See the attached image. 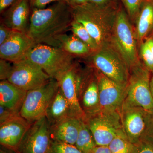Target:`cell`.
Listing matches in <instances>:
<instances>
[{
	"label": "cell",
	"instance_id": "43",
	"mask_svg": "<svg viewBox=\"0 0 153 153\" xmlns=\"http://www.w3.org/2000/svg\"><path fill=\"white\" fill-rule=\"evenodd\" d=\"M151 1H153V0H151Z\"/></svg>",
	"mask_w": 153,
	"mask_h": 153
},
{
	"label": "cell",
	"instance_id": "35",
	"mask_svg": "<svg viewBox=\"0 0 153 153\" xmlns=\"http://www.w3.org/2000/svg\"><path fill=\"white\" fill-rule=\"evenodd\" d=\"M14 30L6 26L3 23H1L0 25V45L7 41L13 33Z\"/></svg>",
	"mask_w": 153,
	"mask_h": 153
},
{
	"label": "cell",
	"instance_id": "22",
	"mask_svg": "<svg viewBox=\"0 0 153 153\" xmlns=\"http://www.w3.org/2000/svg\"><path fill=\"white\" fill-rule=\"evenodd\" d=\"M59 47L74 57L86 59L93 52L90 48L74 34H63L58 39Z\"/></svg>",
	"mask_w": 153,
	"mask_h": 153
},
{
	"label": "cell",
	"instance_id": "32",
	"mask_svg": "<svg viewBox=\"0 0 153 153\" xmlns=\"http://www.w3.org/2000/svg\"><path fill=\"white\" fill-rule=\"evenodd\" d=\"M89 3L95 5L104 7H119L121 5L120 0H88Z\"/></svg>",
	"mask_w": 153,
	"mask_h": 153
},
{
	"label": "cell",
	"instance_id": "28",
	"mask_svg": "<svg viewBox=\"0 0 153 153\" xmlns=\"http://www.w3.org/2000/svg\"><path fill=\"white\" fill-rule=\"evenodd\" d=\"M50 153H82L75 145L53 140Z\"/></svg>",
	"mask_w": 153,
	"mask_h": 153
},
{
	"label": "cell",
	"instance_id": "1",
	"mask_svg": "<svg viewBox=\"0 0 153 153\" xmlns=\"http://www.w3.org/2000/svg\"><path fill=\"white\" fill-rule=\"evenodd\" d=\"M73 20L71 7L64 1L33 9L27 34L36 44L59 47L58 39L70 29Z\"/></svg>",
	"mask_w": 153,
	"mask_h": 153
},
{
	"label": "cell",
	"instance_id": "40",
	"mask_svg": "<svg viewBox=\"0 0 153 153\" xmlns=\"http://www.w3.org/2000/svg\"><path fill=\"white\" fill-rule=\"evenodd\" d=\"M0 153H16L14 151L11 150L4 147H1V149H0Z\"/></svg>",
	"mask_w": 153,
	"mask_h": 153
},
{
	"label": "cell",
	"instance_id": "24",
	"mask_svg": "<svg viewBox=\"0 0 153 153\" xmlns=\"http://www.w3.org/2000/svg\"><path fill=\"white\" fill-rule=\"evenodd\" d=\"M70 29L72 34L86 44L92 52L98 50L99 47L97 43L82 24L73 19Z\"/></svg>",
	"mask_w": 153,
	"mask_h": 153
},
{
	"label": "cell",
	"instance_id": "15",
	"mask_svg": "<svg viewBox=\"0 0 153 153\" xmlns=\"http://www.w3.org/2000/svg\"><path fill=\"white\" fill-rule=\"evenodd\" d=\"M33 123L19 114L1 124V146L18 153L20 146Z\"/></svg>",
	"mask_w": 153,
	"mask_h": 153
},
{
	"label": "cell",
	"instance_id": "2",
	"mask_svg": "<svg viewBox=\"0 0 153 153\" xmlns=\"http://www.w3.org/2000/svg\"><path fill=\"white\" fill-rule=\"evenodd\" d=\"M119 7H104L88 3L71 9L73 19L85 27L99 48L113 41L114 27Z\"/></svg>",
	"mask_w": 153,
	"mask_h": 153
},
{
	"label": "cell",
	"instance_id": "39",
	"mask_svg": "<svg viewBox=\"0 0 153 153\" xmlns=\"http://www.w3.org/2000/svg\"><path fill=\"white\" fill-rule=\"evenodd\" d=\"M146 41L147 42L148 45H149L153 55V39L151 37V38H148Z\"/></svg>",
	"mask_w": 153,
	"mask_h": 153
},
{
	"label": "cell",
	"instance_id": "19",
	"mask_svg": "<svg viewBox=\"0 0 153 153\" xmlns=\"http://www.w3.org/2000/svg\"><path fill=\"white\" fill-rule=\"evenodd\" d=\"M81 120L74 117H69L60 122L50 126L53 140L75 145L78 137Z\"/></svg>",
	"mask_w": 153,
	"mask_h": 153
},
{
	"label": "cell",
	"instance_id": "33",
	"mask_svg": "<svg viewBox=\"0 0 153 153\" xmlns=\"http://www.w3.org/2000/svg\"><path fill=\"white\" fill-rule=\"evenodd\" d=\"M20 114L11 110L0 105V124L11 119L15 116Z\"/></svg>",
	"mask_w": 153,
	"mask_h": 153
},
{
	"label": "cell",
	"instance_id": "21",
	"mask_svg": "<svg viewBox=\"0 0 153 153\" xmlns=\"http://www.w3.org/2000/svg\"><path fill=\"white\" fill-rule=\"evenodd\" d=\"M45 117L50 126L54 125L71 114L70 105L59 88L46 111Z\"/></svg>",
	"mask_w": 153,
	"mask_h": 153
},
{
	"label": "cell",
	"instance_id": "23",
	"mask_svg": "<svg viewBox=\"0 0 153 153\" xmlns=\"http://www.w3.org/2000/svg\"><path fill=\"white\" fill-rule=\"evenodd\" d=\"M75 146L82 153H90L97 146L93 135L83 120Z\"/></svg>",
	"mask_w": 153,
	"mask_h": 153
},
{
	"label": "cell",
	"instance_id": "27",
	"mask_svg": "<svg viewBox=\"0 0 153 153\" xmlns=\"http://www.w3.org/2000/svg\"><path fill=\"white\" fill-rule=\"evenodd\" d=\"M143 1L144 0H120V3L133 25Z\"/></svg>",
	"mask_w": 153,
	"mask_h": 153
},
{
	"label": "cell",
	"instance_id": "25",
	"mask_svg": "<svg viewBox=\"0 0 153 153\" xmlns=\"http://www.w3.org/2000/svg\"><path fill=\"white\" fill-rule=\"evenodd\" d=\"M108 146L111 153H132L134 147L125 133L116 137Z\"/></svg>",
	"mask_w": 153,
	"mask_h": 153
},
{
	"label": "cell",
	"instance_id": "9",
	"mask_svg": "<svg viewBox=\"0 0 153 153\" xmlns=\"http://www.w3.org/2000/svg\"><path fill=\"white\" fill-rule=\"evenodd\" d=\"M13 69L8 81L28 91L49 82V76L38 65L27 60L13 63Z\"/></svg>",
	"mask_w": 153,
	"mask_h": 153
},
{
	"label": "cell",
	"instance_id": "34",
	"mask_svg": "<svg viewBox=\"0 0 153 153\" xmlns=\"http://www.w3.org/2000/svg\"><path fill=\"white\" fill-rule=\"evenodd\" d=\"M31 10L34 9H44L52 2L64 1L63 0H30Z\"/></svg>",
	"mask_w": 153,
	"mask_h": 153
},
{
	"label": "cell",
	"instance_id": "4",
	"mask_svg": "<svg viewBox=\"0 0 153 153\" xmlns=\"http://www.w3.org/2000/svg\"><path fill=\"white\" fill-rule=\"evenodd\" d=\"M74 58L60 47L38 44L28 54L26 59L41 67L51 79L57 80L72 65Z\"/></svg>",
	"mask_w": 153,
	"mask_h": 153
},
{
	"label": "cell",
	"instance_id": "12",
	"mask_svg": "<svg viewBox=\"0 0 153 153\" xmlns=\"http://www.w3.org/2000/svg\"><path fill=\"white\" fill-rule=\"evenodd\" d=\"M124 132L133 144L139 142L144 134L146 123L147 111L139 106L123 102L120 110Z\"/></svg>",
	"mask_w": 153,
	"mask_h": 153
},
{
	"label": "cell",
	"instance_id": "13",
	"mask_svg": "<svg viewBox=\"0 0 153 153\" xmlns=\"http://www.w3.org/2000/svg\"><path fill=\"white\" fill-rule=\"evenodd\" d=\"M77 96L85 115L100 110L98 81L95 71L87 64L78 88Z\"/></svg>",
	"mask_w": 153,
	"mask_h": 153
},
{
	"label": "cell",
	"instance_id": "38",
	"mask_svg": "<svg viewBox=\"0 0 153 153\" xmlns=\"http://www.w3.org/2000/svg\"><path fill=\"white\" fill-rule=\"evenodd\" d=\"M90 153H111L108 146H97Z\"/></svg>",
	"mask_w": 153,
	"mask_h": 153
},
{
	"label": "cell",
	"instance_id": "11",
	"mask_svg": "<svg viewBox=\"0 0 153 153\" xmlns=\"http://www.w3.org/2000/svg\"><path fill=\"white\" fill-rule=\"evenodd\" d=\"M52 141L50 124L44 116L32 124L18 153H50Z\"/></svg>",
	"mask_w": 153,
	"mask_h": 153
},
{
	"label": "cell",
	"instance_id": "10",
	"mask_svg": "<svg viewBox=\"0 0 153 153\" xmlns=\"http://www.w3.org/2000/svg\"><path fill=\"white\" fill-rule=\"evenodd\" d=\"M85 68L79 63L74 62L57 79L59 87L70 105L72 116L81 120L84 119L85 114L79 104L77 91Z\"/></svg>",
	"mask_w": 153,
	"mask_h": 153
},
{
	"label": "cell",
	"instance_id": "31",
	"mask_svg": "<svg viewBox=\"0 0 153 153\" xmlns=\"http://www.w3.org/2000/svg\"><path fill=\"white\" fill-rule=\"evenodd\" d=\"M13 65L7 60H0V79L2 80H7L13 69Z\"/></svg>",
	"mask_w": 153,
	"mask_h": 153
},
{
	"label": "cell",
	"instance_id": "5",
	"mask_svg": "<svg viewBox=\"0 0 153 153\" xmlns=\"http://www.w3.org/2000/svg\"><path fill=\"white\" fill-rule=\"evenodd\" d=\"M152 74L140 60L132 67L123 102L140 107L148 112L152 110L153 99L150 88Z\"/></svg>",
	"mask_w": 153,
	"mask_h": 153
},
{
	"label": "cell",
	"instance_id": "29",
	"mask_svg": "<svg viewBox=\"0 0 153 153\" xmlns=\"http://www.w3.org/2000/svg\"><path fill=\"white\" fill-rule=\"evenodd\" d=\"M142 139L147 141L153 146V109L147 111L146 130Z\"/></svg>",
	"mask_w": 153,
	"mask_h": 153
},
{
	"label": "cell",
	"instance_id": "42",
	"mask_svg": "<svg viewBox=\"0 0 153 153\" xmlns=\"http://www.w3.org/2000/svg\"><path fill=\"white\" fill-rule=\"evenodd\" d=\"M151 38H152V39H153V35H152V36H151Z\"/></svg>",
	"mask_w": 153,
	"mask_h": 153
},
{
	"label": "cell",
	"instance_id": "17",
	"mask_svg": "<svg viewBox=\"0 0 153 153\" xmlns=\"http://www.w3.org/2000/svg\"><path fill=\"white\" fill-rule=\"evenodd\" d=\"M31 13L30 0H16L1 14V23L15 31L27 33Z\"/></svg>",
	"mask_w": 153,
	"mask_h": 153
},
{
	"label": "cell",
	"instance_id": "41",
	"mask_svg": "<svg viewBox=\"0 0 153 153\" xmlns=\"http://www.w3.org/2000/svg\"><path fill=\"white\" fill-rule=\"evenodd\" d=\"M150 88L151 93L153 99V74H152L150 80Z\"/></svg>",
	"mask_w": 153,
	"mask_h": 153
},
{
	"label": "cell",
	"instance_id": "26",
	"mask_svg": "<svg viewBox=\"0 0 153 153\" xmlns=\"http://www.w3.org/2000/svg\"><path fill=\"white\" fill-rule=\"evenodd\" d=\"M138 53L140 60L152 74H153V55L146 41L139 46Z\"/></svg>",
	"mask_w": 153,
	"mask_h": 153
},
{
	"label": "cell",
	"instance_id": "18",
	"mask_svg": "<svg viewBox=\"0 0 153 153\" xmlns=\"http://www.w3.org/2000/svg\"><path fill=\"white\" fill-rule=\"evenodd\" d=\"M139 46L153 34V1L144 0L134 25Z\"/></svg>",
	"mask_w": 153,
	"mask_h": 153
},
{
	"label": "cell",
	"instance_id": "20",
	"mask_svg": "<svg viewBox=\"0 0 153 153\" xmlns=\"http://www.w3.org/2000/svg\"><path fill=\"white\" fill-rule=\"evenodd\" d=\"M27 93V91L8 80H2L0 82V105L19 114Z\"/></svg>",
	"mask_w": 153,
	"mask_h": 153
},
{
	"label": "cell",
	"instance_id": "8",
	"mask_svg": "<svg viewBox=\"0 0 153 153\" xmlns=\"http://www.w3.org/2000/svg\"><path fill=\"white\" fill-rule=\"evenodd\" d=\"M56 79H51L44 85L27 91L19 114L33 123L45 116L49 104L59 89Z\"/></svg>",
	"mask_w": 153,
	"mask_h": 153
},
{
	"label": "cell",
	"instance_id": "7",
	"mask_svg": "<svg viewBox=\"0 0 153 153\" xmlns=\"http://www.w3.org/2000/svg\"><path fill=\"white\" fill-rule=\"evenodd\" d=\"M83 120L93 135L97 146H108L116 137L124 133L120 111L100 110L86 115Z\"/></svg>",
	"mask_w": 153,
	"mask_h": 153
},
{
	"label": "cell",
	"instance_id": "16",
	"mask_svg": "<svg viewBox=\"0 0 153 153\" xmlns=\"http://www.w3.org/2000/svg\"><path fill=\"white\" fill-rule=\"evenodd\" d=\"M36 45L27 33L14 30L10 37L0 45V57L13 63L25 60Z\"/></svg>",
	"mask_w": 153,
	"mask_h": 153
},
{
	"label": "cell",
	"instance_id": "37",
	"mask_svg": "<svg viewBox=\"0 0 153 153\" xmlns=\"http://www.w3.org/2000/svg\"><path fill=\"white\" fill-rule=\"evenodd\" d=\"M16 0H0V13H2Z\"/></svg>",
	"mask_w": 153,
	"mask_h": 153
},
{
	"label": "cell",
	"instance_id": "3",
	"mask_svg": "<svg viewBox=\"0 0 153 153\" xmlns=\"http://www.w3.org/2000/svg\"><path fill=\"white\" fill-rule=\"evenodd\" d=\"M85 60L88 66L121 86L126 88L129 77V68L113 41L102 45Z\"/></svg>",
	"mask_w": 153,
	"mask_h": 153
},
{
	"label": "cell",
	"instance_id": "14",
	"mask_svg": "<svg viewBox=\"0 0 153 153\" xmlns=\"http://www.w3.org/2000/svg\"><path fill=\"white\" fill-rule=\"evenodd\" d=\"M94 70L98 81L100 110L120 111L125 99L126 88Z\"/></svg>",
	"mask_w": 153,
	"mask_h": 153
},
{
	"label": "cell",
	"instance_id": "30",
	"mask_svg": "<svg viewBox=\"0 0 153 153\" xmlns=\"http://www.w3.org/2000/svg\"><path fill=\"white\" fill-rule=\"evenodd\" d=\"M132 153H153V146L147 141L141 139L134 144Z\"/></svg>",
	"mask_w": 153,
	"mask_h": 153
},
{
	"label": "cell",
	"instance_id": "36",
	"mask_svg": "<svg viewBox=\"0 0 153 153\" xmlns=\"http://www.w3.org/2000/svg\"><path fill=\"white\" fill-rule=\"evenodd\" d=\"M71 8L83 5L89 3L88 0H63Z\"/></svg>",
	"mask_w": 153,
	"mask_h": 153
},
{
	"label": "cell",
	"instance_id": "6",
	"mask_svg": "<svg viewBox=\"0 0 153 153\" xmlns=\"http://www.w3.org/2000/svg\"><path fill=\"white\" fill-rule=\"evenodd\" d=\"M113 41L126 61L129 69L140 61L134 26L121 4L117 14Z\"/></svg>",
	"mask_w": 153,
	"mask_h": 153
}]
</instances>
